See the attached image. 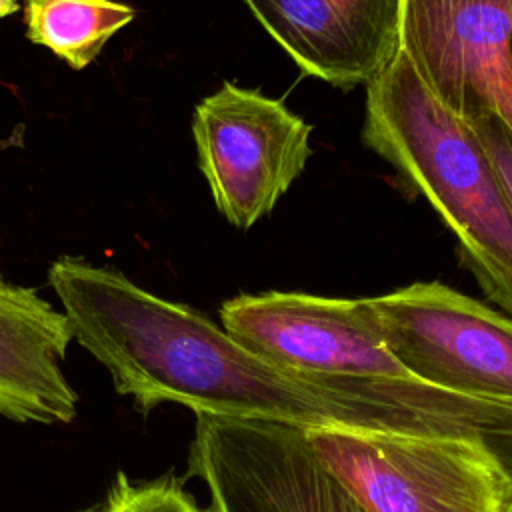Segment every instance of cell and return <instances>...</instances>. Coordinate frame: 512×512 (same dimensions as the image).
I'll return each instance as SVG.
<instances>
[{
	"mask_svg": "<svg viewBox=\"0 0 512 512\" xmlns=\"http://www.w3.org/2000/svg\"><path fill=\"white\" fill-rule=\"evenodd\" d=\"M362 138L432 204L464 266L512 316V210L502 184L470 126L434 98L402 50L366 84Z\"/></svg>",
	"mask_w": 512,
	"mask_h": 512,
	"instance_id": "1",
	"label": "cell"
},
{
	"mask_svg": "<svg viewBox=\"0 0 512 512\" xmlns=\"http://www.w3.org/2000/svg\"><path fill=\"white\" fill-rule=\"evenodd\" d=\"M318 460L364 512H508L512 474L470 438L302 428Z\"/></svg>",
	"mask_w": 512,
	"mask_h": 512,
	"instance_id": "2",
	"label": "cell"
},
{
	"mask_svg": "<svg viewBox=\"0 0 512 512\" xmlns=\"http://www.w3.org/2000/svg\"><path fill=\"white\" fill-rule=\"evenodd\" d=\"M378 334L432 388L512 406V320L440 282L372 296Z\"/></svg>",
	"mask_w": 512,
	"mask_h": 512,
	"instance_id": "3",
	"label": "cell"
},
{
	"mask_svg": "<svg viewBox=\"0 0 512 512\" xmlns=\"http://www.w3.org/2000/svg\"><path fill=\"white\" fill-rule=\"evenodd\" d=\"M312 126L280 100L224 82L192 116L200 172L218 212L248 230L268 216L308 158Z\"/></svg>",
	"mask_w": 512,
	"mask_h": 512,
	"instance_id": "4",
	"label": "cell"
},
{
	"mask_svg": "<svg viewBox=\"0 0 512 512\" xmlns=\"http://www.w3.org/2000/svg\"><path fill=\"white\" fill-rule=\"evenodd\" d=\"M186 476L210 512H364L290 424L196 414Z\"/></svg>",
	"mask_w": 512,
	"mask_h": 512,
	"instance_id": "5",
	"label": "cell"
},
{
	"mask_svg": "<svg viewBox=\"0 0 512 512\" xmlns=\"http://www.w3.org/2000/svg\"><path fill=\"white\" fill-rule=\"evenodd\" d=\"M220 326L248 352L284 372L414 380L384 346L368 298L240 294L220 306Z\"/></svg>",
	"mask_w": 512,
	"mask_h": 512,
	"instance_id": "6",
	"label": "cell"
},
{
	"mask_svg": "<svg viewBox=\"0 0 512 512\" xmlns=\"http://www.w3.org/2000/svg\"><path fill=\"white\" fill-rule=\"evenodd\" d=\"M400 50L462 122L494 116L512 134V0H402Z\"/></svg>",
	"mask_w": 512,
	"mask_h": 512,
	"instance_id": "7",
	"label": "cell"
},
{
	"mask_svg": "<svg viewBox=\"0 0 512 512\" xmlns=\"http://www.w3.org/2000/svg\"><path fill=\"white\" fill-rule=\"evenodd\" d=\"M308 76L338 88L376 78L400 50L402 0H242Z\"/></svg>",
	"mask_w": 512,
	"mask_h": 512,
	"instance_id": "8",
	"label": "cell"
},
{
	"mask_svg": "<svg viewBox=\"0 0 512 512\" xmlns=\"http://www.w3.org/2000/svg\"><path fill=\"white\" fill-rule=\"evenodd\" d=\"M72 340L62 310L0 272V418L20 424L76 418L78 392L64 374Z\"/></svg>",
	"mask_w": 512,
	"mask_h": 512,
	"instance_id": "9",
	"label": "cell"
},
{
	"mask_svg": "<svg viewBox=\"0 0 512 512\" xmlns=\"http://www.w3.org/2000/svg\"><path fill=\"white\" fill-rule=\"evenodd\" d=\"M22 18L32 44L82 70L136 18V8L116 0H22Z\"/></svg>",
	"mask_w": 512,
	"mask_h": 512,
	"instance_id": "10",
	"label": "cell"
},
{
	"mask_svg": "<svg viewBox=\"0 0 512 512\" xmlns=\"http://www.w3.org/2000/svg\"><path fill=\"white\" fill-rule=\"evenodd\" d=\"M104 504V512H210L184 488L174 474L154 480H134L118 470Z\"/></svg>",
	"mask_w": 512,
	"mask_h": 512,
	"instance_id": "11",
	"label": "cell"
},
{
	"mask_svg": "<svg viewBox=\"0 0 512 512\" xmlns=\"http://www.w3.org/2000/svg\"><path fill=\"white\" fill-rule=\"evenodd\" d=\"M468 126L478 138L486 156L490 158L496 170V176L502 184L506 202L512 210V134L510 130L494 116L468 122Z\"/></svg>",
	"mask_w": 512,
	"mask_h": 512,
	"instance_id": "12",
	"label": "cell"
},
{
	"mask_svg": "<svg viewBox=\"0 0 512 512\" xmlns=\"http://www.w3.org/2000/svg\"><path fill=\"white\" fill-rule=\"evenodd\" d=\"M74 512H104V504H102V502H98V504H90V506H86V508H78V510H74Z\"/></svg>",
	"mask_w": 512,
	"mask_h": 512,
	"instance_id": "13",
	"label": "cell"
},
{
	"mask_svg": "<svg viewBox=\"0 0 512 512\" xmlns=\"http://www.w3.org/2000/svg\"><path fill=\"white\" fill-rule=\"evenodd\" d=\"M508 512H512V508H510V510H508Z\"/></svg>",
	"mask_w": 512,
	"mask_h": 512,
	"instance_id": "14",
	"label": "cell"
}]
</instances>
